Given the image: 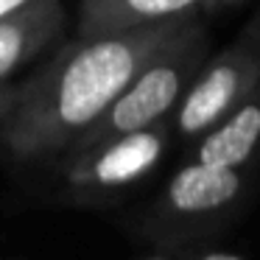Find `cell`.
<instances>
[{
  "label": "cell",
  "mask_w": 260,
  "mask_h": 260,
  "mask_svg": "<svg viewBox=\"0 0 260 260\" xmlns=\"http://www.w3.org/2000/svg\"><path fill=\"white\" fill-rule=\"evenodd\" d=\"M187 17L70 40L45 68L17 84V98L0 120V146L17 162L64 154Z\"/></svg>",
  "instance_id": "cell-1"
},
{
  "label": "cell",
  "mask_w": 260,
  "mask_h": 260,
  "mask_svg": "<svg viewBox=\"0 0 260 260\" xmlns=\"http://www.w3.org/2000/svg\"><path fill=\"white\" fill-rule=\"evenodd\" d=\"M207 56V34L193 14L154 51V56L120 90V95L104 109L95 123L76 137L68 151H79L109 137L146 129L159 120H171L182 92L187 90Z\"/></svg>",
  "instance_id": "cell-2"
},
{
  "label": "cell",
  "mask_w": 260,
  "mask_h": 260,
  "mask_svg": "<svg viewBox=\"0 0 260 260\" xmlns=\"http://www.w3.org/2000/svg\"><path fill=\"white\" fill-rule=\"evenodd\" d=\"M171 140V120L64 151L59 157L56 199L73 207H101L143 182L159 165Z\"/></svg>",
  "instance_id": "cell-3"
},
{
  "label": "cell",
  "mask_w": 260,
  "mask_h": 260,
  "mask_svg": "<svg viewBox=\"0 0 260 260\" xmlns=\"http://www.w3.org/2000/svg\"><path fill=\"white\" fill-rule=\"evenodd\" d=\"M257 84L260 37L252 28H243L232 45L204 59L171 115V129H176V135L185 140H199L221 118H226Z\"/></svg>",
  "instance_id": "cell-4"
},
{
  "label": "cell",
  "mask_w": 260,
  "mask_h": 260,
  "mask_svg": "<svg viewBox=\"0 0 260 260\" xmlns=\"http://www.w3.org/2000/svg\"><path fill=\"white\" fill-rule=\"evenodd\" d=\"M241 168H215L190 159L182 165L159 199V213L174 221H193L221 213L243 193Z\"/></svg>",
  "instance_id": "cell-5"
},
{
  "label": "cell",
  "mask_w": 260,
  "mask_h": 260,
  "mask_svg": "<svg viewBox=\"0 0 260 260\" xmlns=\"http://www.w3.org/2000/svg\"><path fill=\"white\" fill-rule=\"evenodd\" d=\"M68 9L62 0H31L0 17V84L62 37Z\"/></svg>",
  "instance_id": "cell-6"
},
{
  "label": "cell",
  "mask_w": 260,
  "mask_h": 260,
  "mask_svg": "<svg viewBox=\"0 0 260 260\" xmlns=\"http://www.w3.org/2000/svg\"><path fill=\"white\" fill-rule=\"evenodd\" d=\"M260 151V84L199 137L193 159L215 168H243Z\"/></svg>",
  "instance_id": "cell-7"
},
{
  "label": "cell",
  "mask_w": 260,
  "mask_h": 260,
  "mask_svg": "<svg viewBox=\"0 0 260 260\" xmlns=\"http://www.w3.org/2000/svg\"><path fill=\"white\" fill-rule=\"evenodd\" d=\"M202 9V0H81L76 37H101L140 28L151 23L187 17Z\"/></svg>",
  "instance_id": "cell-8"
},
{
  "label": "cell",
  "mask_w": 260,
  "mask_h": 260,
  "mask_svg": "<svg viewBox=\"0 0 260 260\" xmlns=\"http://www.w3.org/2000/svg\"><path fill=\"white\" fill-rule=\"evenodd\" d=\"M14 98H17V84H12V81H3V84H0V120L6 118V112L12 109Z\"/></svg>",
  "instance_id": "cell-9"
},
{
  "label": "cell",
  "mask_w": 260,
  "mask_h": 260,
  "mask_svg": "<svg viewBox=\"0 0 260 260\" xmlns=\"http://www.w3.org/2000/svg\"><path fill=\"white\" fill-rule=\"evenodd\" d=\"M243 3V0H202V9L204 12H224V9H232Z\"/></svg>",
  "instance_id": "cell-10"
},
{
  "label": "cell",
  "mask_w": 260,
  "mask_h": 260,
  "mask_svg": "<svg viewBox=\"0 0 260 260\" xmlns=\"http://www.w3.org/2000/svg\"><path fill=\"white\" fill-rule=\"evenodd\" d=\"M25 3H31V0H0V17H6V14L17 12V9L25 6Z\"/></svg>",
  "instance_id": "cell-11"
},
{
  "label": "cell",
  "mask_w": 260,
  "mask_h": 260,
  "mask_svg": "<svg viewBox=\"0 0 260 260\" xmlns=\"http://www.w3.org/2000/svg\"><path fill=\"white\" fill-rule=\"evenodd\" d=\"M199 260H241V257H235V254H230V252H207Z\"/></svg>",
  "instance_id": "cell-12"
},
{
  "label": "cell",
  "mask_w": 260,
  "mask_h": 260,
  "mask_svg": "<svg viewBox=\"0 0 260 260\" xmlns=\"http://www.w3.org/2000/svg\"><path fill=\"white\" fill-rule=\"evenodd\" d=\"M246 28H252V31H254V34H257V37H260V12H257V14H254V17H252V20H249V25H246Z\"/></svg>",
  "instance_id": "cell-13"
},
{
  "label": "cell",
  "mask_w": 260,
  "mask_h": 260,
  "mask_svg": "<svg viewBox=\"0 0 260 260\" xmlns=\"http://www.w3.org/2000/svg\"><path fill=\"white\" fill-rule=\"evenodd\" d=\"M146 260H168V257H146Z\"/></svg>",
  "instance_id": "cell-14"
}]
</instances>
